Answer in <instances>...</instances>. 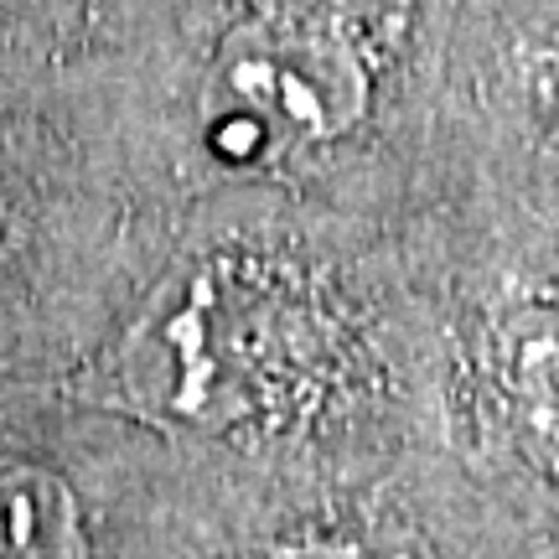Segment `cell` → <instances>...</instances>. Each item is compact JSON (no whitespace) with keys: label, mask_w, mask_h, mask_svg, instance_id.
Wrapping results in <instances>:
<instances>
[{"label":"cell","mask_w":559,"mask_h":559,"mask_svg":"<svg viewBox=\"0 0 559 559\" xmlns=\"http://www.w3.org/2000/svg\"><path fill=\"white\" fill-rule=\"evenodd\" d=\"M544 88H549V99L559 104V52L549 58V68H544Z\"/></svg>","instance_id":"ba28073f"},{"label":"cell","mask_w":559,"mask_h":559,"mask_svg":"<svg viewBox=\"0 0 559 559\" xmlns=\"http://www.w3.org/2000/svg\"><path fill=\"white\" fill-rule=\"evenodd\" d=\"M41 73L0 58V332L94 342V124Z\"/></svg>","instance_id":"3957f363"},{"label":"cell","mask_w":559,"mask_h":559,"mask_svg":"<svg viewBox=\"0 0 559 559\" xmlns=\"http://www.w3.org/2000/svg\"><path fill=\"white\" fill-rule=\"evenodd\" d=\"M264 559H430L419 534L383 519H326L270 544Z\"/></svg>","instance_id":"52a82bcc"},{"label":"cell","mask_w":559,"mask_h":559,"mask_svg":"<svg viewBox=\"0 0 559 559\" xmlns=\"http://www.w3.org/2000/svg\"><path fill=\"white\" fill-rule=\"evenodd\" d=\"M492 373L523 456L559 481V311H519L502 321Z\"/></svg>","instance_id":"277c9868"},{"label":"cell","mask_w":559,"mask_h":559,"mask_svg":"<svg viewBox=\"0 0 559 559\" xmlns=\"http://www.w3.org/2000/svg\"><path fill=\"white\" fill-rule=\"evenodd\" d=\"M120 11L124 0H0V58L41 73H83Z\"/></svg>","instance_id":"8992f818"},{"label":"cell","mask_w":559,"mask_h":559,"mask_svg":"<svg viewBox=\"0 0 559 559\" xmlns=\"http://www.w3.org/2000/svg\"><path fill=\"white\" fill-rule=\"evenodd\" d=\"M0 559H94L88 508L62 466L0 451Z\"/></svg>","instance_id":"5b68a950"},{"label":"cell","mask_w":559,"mask_h":559,"mask_svg":"<svg viewBox=\"0 0 559 559\" xmlns=\"http://www.w3.org/2000/svg\"><path fill=\"white\" fill-rule=\"evenodd\" d=\"M383 0H234L192 83L202 156L280 177L337 156L379 109Z\"/></svg>","instance_id":"7a4b0ae2"},{"label":"cell","mask_w":559,"mask_h":559,"mask_svg":"<svg viewBox=\"0 0 559 559\" xmlns=\"http://www.w3.org/2000/svg\"><path fill=\"white\" fill-rule=\"evenodd\" d=\"M337 321L290 264L192 249L68 368V400L177 436H254L317 400Z\"/></svg>","instance_id":"6da1fadb"}]
</instances>
